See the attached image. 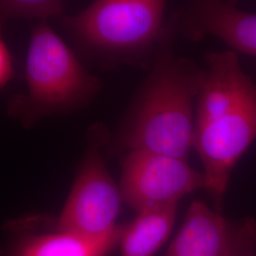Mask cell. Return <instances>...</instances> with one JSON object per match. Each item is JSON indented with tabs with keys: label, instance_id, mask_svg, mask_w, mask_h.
I'll use <instances>...</instances> for the list:
<instances>
[{
	"label": "cell",
	"instance_id": "cell-3",
	"mask_svg": "<svg viewBox=\"0 0 256 256\" xmlns=\"http://www.w3.org/2000/svg\"><path fill=\"white\" fill-rule=\"evenodd\" d=\"M26 90L14 96L8 114L26 128L40 120L88 106L101 90L74 52L48 23L32 28L26 59Z\"/></svg>",
	"mask_w": 256,
	"mask_h": 256
},
{
	"label": "cell",
	"instance_id": "cell-10",
	"mask_svg": "<svg viewBox=\"0 0 256 256\" xmlns=\"http://www.w3.org/2000/svg\"><path fill=\"white\" fill-rule=\"evenodd\" d=\"M178 203L147 208L128 224L120 240V256H153L174 226Z\"/></svg>",
	"mask_w": 256,
	"mask_h": 256
},
{
	"label": "cell",
	"instance_id": "cell-12",
	"mask_svg": "<svg viewBox=\"0 0 256 256\" xmlns=\"http://www.w3.org/2000/svg\"><path fill=\"white\" fill-rule=\"evenodd\" d=\"M14 59L9 48L0 36V90L14 78Z\"/></svg>",
	"mask_w": 256,
	"mask_h": 256
},
{
	"label": "cell",
	"instance_id": "cell-11",
	"mask_svg": "<svg viewBox=\"0 0 256 256\" xmlns=\"http://www.w3.org/2000/svg\"><path fill=\"white\" fill-rule=\"evenodd\" d=\"M64 4L57 0H0V36L6 25L16 19L36 20L48 23L50 19H61Z\"/></svg>",
	"mask_w": 256,
	"mask_h": 256
},
{
	"label": "cell",
	"instance_id": "cell-9",
	"mask_svg": "<svg viewBox=\"0 0 256 256\" xmlns=\"http://www.w3.org/2000/svg\"><path fill=\"white\" fill-rule=\"evenodd\" d=\"M126 227L128 224L116 225L97 238L54 230L21 239L6 256H106L120 243Z\"/></svg>",
	"mask_w": 256,
	"mask_h": 256
},
{
	"label": "cell",
	"instance_id": "cell-1",
	"mask_svg": "<svg viewBox=\"0 0 256 256\" xmlns=\"http://www.w3.org/2000/svg\"><path fill=\"white\" fill-rule=\"evenodd\" d=\"M205 60L192 148L204 167L205 189L221 212L230 173L256 140V86L234 52H210Z\"/></svg>",
	"mask_w": 256,
	"mask_h": 256
},
{
	"label": "cell",
	"instance_id": "cell-4",
	"mask_svg": "<svg viewBox=\"0 0 256 256\" xmlns=\"http://www.w3.org/2000/svg\"><path fill=\"white\" fill-rule=\"evenodd\" d=\"M164 10L160 0H99L61 22L92 54L129 63L156 50L164 30Z\"/></svg>",
	"mask_w": 256,
	"mask_h": 256
},
{
	"label": "cell",
	"instance_id": "cell-8",
	"mask_svg": "<svg viewBox=\"0 0 256 256\" xmlns=\"http://www.w3.org/2000/svg\"><path fill=\"white\" fill-rule=\"evenodd\" d=\"M169 23L178 34L194 42L212 36L236 50L256 56V14L239 9L234 2L194 1L174 12Z\"/></svg>",
	"mask_w": 256,
	"mask_h": 256
},
{
	"label": "cell",
	"instance_id": "cell-6",
	"mask_svg": "<svg viewBox=\"0 0 256 256\" xmlns=\"http://www.w3.org/2000/svg\"><path fill=\"white\" fill-rule=\"evenodd\" d=\"M205 185L204 173L174 156L138 149L128 151L122 164V202L138 212L178 203L184 196L205 189Z\"/></svg>",
	"mask_w": 256,
	"mask_h": 256
},
{
	"label": "cell",
	"instance_id": "cell-2",
	"mask_svg": "<svg viewBox=\"0 0 256 256\" xmlns=\"http://www.w3.org/2000/svg\"><path fill=\"white\" fill-rule=\"evenodd\" d=\"M176 34L170 23L165 25L152 70L117 134L110 138L112 152L142 149L187 160L192 148L202 68L174 57Z\"/></svg>",
	"mask_w": 256,
	"mask_h": 256
},
{
	"label": "cell",
	"instance_id": "cell-5",
	"mask_svg": "<svg viewBox=\"0 0 256 256\" xmlns=\"http://www.w3.org/2000/svg\"><path fill=\"white\" fill-rule=\"evenodd\" d=\"M104 124H94L88 132V148L76 180L54 230L97 238L116 227L122 198L102 155L110 142Z\"/></svg>",
	"mask_w": 256,
	"mask_h": 256
},
{
	"label": "cell",
	"instance_id": "cell-7",
	"mask_svg": "<svg viewBox=\"0 0 256 256\" xmlns=\"http://www.w3.org/2000/svg\"><path fill=\"white\" fill-rule=\"evenodd\" d=\"M256 248L254 220H226L194 200L166 256H252Z\"/></svg>",
	"mask_w": 256,
	"mask_h": 256
}]
</instances>
